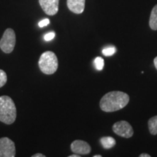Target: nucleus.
Returning <instances> with one entry per match:
<instances>
[{
  "mask_svg": "<svg viewBox=\"0 0 157 157\" xmlns=\"http://www.w3.org/2000/svg\"><path fill=\"white\" fill-rule=\"evenodd\" d=\"M129 101V97L127 93L112 91L103 96L100 102V107L105 112H113L124 108Z\"/></svg>",
  "mask_w": 157,
  "mask_h": 157,
  "instance_id": "f257e3e1",
  "label": "nucleus"
},
{
  "mask_svg": "<svg viewBox=\"0 0 157 157\" xmlns=\"http://www.w3.org/2000/svg\"><path fill=\"white\" fill-rule=\"evenodd\" d=\"M17 117V110L13 99L7 95L0 97V121L6 124L14 123Z\"/></svg>",
  "mask_w": 157,
  "mask_h": 157,
  "instance_id": "f03ea898",
  "label": "nucleus"
},
{
  "mask_svg": "<svg viewBox=\"0 0 157 157\" xmlns=\"http://www.w3.org/2000/svg\"><path fill=\"white\" fill-rule=\"evenodd\" d=\"M39 66L42 73L45 74H53L58 70V58L52 51H47L40 56L39 60Z\"/></svg>",
  "mask_w": 157,
  "mask_h": 157,
  "instance_id": "7ed1b4c3",
  "label": "nucleus"
},
{
  "mask_svg": "<svg viewBox=\"0 0 157 157\" xmlns=\"http://www.w3.org/2000/svg\"><path fill=\"white\" fill-rule=\"evenodd\" d=\"M16 43V36L13 29H7L4 32L0 40V48L5 53H11L14 50Z\"/></svg>",
  "mask_w": 157,
  "mask_h": 157,
  "instance_id": "20e7f679",
  "label": "nucleus"
},
{
  "mask_svg": "<svg viewBox=\"0 0 157 157\" xmlns=\"http://www.w3.org/2000/svg\"><path fill=\"white\" fill-rule=\"evenodd\" d=\"M16 154L15 143L8 137L0 138V157H14Z\"/></svg>",
  "mask_w": 157,
  "mask_h": 157,
  "instance_id": "39448f33",
  "label": "nucleus"
},
{
  "mask_svg": "<svg viewBox=\"0 0 157 157\" xmlns=\"http://www.w3.org/2000/svg\"><path fill=\"white\" fill-rule=\"evenodd\" d=\"M113 131L119 136L129 138L133 135L134 131L132 126L126 121H120L113 125Z\"/></svg>",
  "mask_w": 157,
  "mask_h": 157,
  "instance_id": "423d86ee",
  "label": "nucleus"
},
{
  "mask_svg": "<svg viewBox=\"0 0 157 157\" xmlns=\"http://www.w3.org/2000/svg\"><path fill=\"white\" fill-rule=\"evenodd\" d=\"M43 11L48 15H55L58 12L59 0H39Z\"/></svg>",
  "mask_w": 157,
  "mask_h": 157,
  "instance_id": "0eeeda50",
  "label": "nucleus"
},
{
  "mask_svg": "<svg viewBox=\"0 0 157 157\" xmlns=\"http://www.w3.org/2000/svg\"><path fill=\"white\" fill-rule=\"evenodd\" d=\"M71 150L74 154H88L91 151V147L87 142L83 140H74L71 145Z\"/></svg>",
  "mask_w": 157,
  "mask_h": 157,
  "instance_id": "6e6552de",
  "label": "nucleus"
},
{
  "mask_svg": "<svg viewBox=\"0 0 157 157\" xmlns=\"http://www.w3.org/2000/svg\"><path fill=\"white\" fill-rule=\"evenodd\" d=\"M68 8L75 14H81L84 10L85 0H67Z\"/></svg>",
  "mask_w": 157,
  "mask_h": 157,
  "instance_id": "1a4fd4ad",
  "label": "nucleus"
},
{
  "mask_svg": "<svg viewBox=\"0 0 157 157\" xmlns=\"http://www.w3.org/2000/svg\"><path fill=\"white\" fill-rule=\"evenodd\" d=\"M149 25L152 30H157V5H155L151 13L149 19Z\"/></svg>",
  "mask_w": 157,
  "mask_h": 157,
  "instance_id": "9d476101",
  "label": "nucleus"
},
{
  "mask_svg": "<svg viewBox=\"0 0 157 157\" xmlns=\"http://www.w3.org/2000/svg\"><path fill=\"white\" fill-rule=\"evenodd\" d=\"M101 143L104 148L109 149L116 145V140L111 137H103L101 138Z\"/></svg>",
  "mask_w": 157,
  "mask_h": 157,
  "instance_id": "9b49d317",
  "label": "nucleus"
},
{
  "mask_svg": "<svg viewBox=\"0 0 157 157\" xmlns=\"http://www.w3.org/2000/svg\"><path fill=\"white\" fill-rule=\"evenodd\" d=\"M149 132L151 135H157V116L151 118L148 120Z\"/></svg>",
  "mask_w": 157,
  "mask_h": 157,
  "instance_id": "f8f14e48",
  "label": "nucleus"
},
{
  "mask_svg": "<svg viewBox=\"0 0 157 157\" xmlns=\"http://www.w3.org/2000/svg\"><path fill=\"white\" fill-rule=\"evenodd\" d=\"M94 64L96 69L98 71H101L104 67V60L101 57H97L94 60Z\"/></svg>",
  "mask_w": 157,
  "mask_h": 157,
  "instance_id": "ddd939ff",
  "label": "nucleus"
},
{
  "mask_svg": "<svg viewBox=\"0 0 157 157\" xmlns=\"http://www.w3.org/2000/svg\"><path fill=\"white\" fill-rule=\"evenodd\" d=\"M7 74L3 70L0 69V88L2 87L5 84L7 83Z\"/></svg>",
  "mask_w": 157,
  "mask_h": 157,
  "instance_id": "4468645a",
  "label": "nucleus"
},
{
  "mask_svg": "<svg viewBox=\"0 0 157 157\" xmlns=\"http://www.w3.org/2000/svg\"><path fill=\"white\" fill-rule=\"evenodd\" d=\"M116 48L114 47H109L103 50V54L105 56H113L116 52Z\"/></svg>",
  "mask_w": 157,
  "mask_h": 157,
  "instance_id": "2eb2a0df",
  "label": "nucleus"
},
{
  "mask_svg": "<svg viewBox=\"0 0 157 157\" xmlns=\"http://www.w3.org/2000/svg\"><path fill=\"white\" fill-rule=\"evenodd\" d=\"M55 36H56V34H55L54 32H50L48 33V34H47L46 35L44 36V40L45 41H51L52 39L54 38Z\"/></svg>",
  "mask_w": 157,
  "mask_h": 157,
  "instance_id": "dca6fc26",
  "label": "nucleus"
},
{
  "mask_svg": "<svg viewBox=\"0 0 157 157\" xmlns=\"http://www.w3.org/2000/svg\"><path fill=\"white\" fill-rule=\"evenodd\" d=\"M49 23H50V20H49L48 18L44 19L39 23V26L41 27V28H42V27L48 25Z\"/></svg>",
  "mask_w": 157,
  "mask_h": 157,
  "instance_id": "f3484780",
  "label": "nucleus"
},
{
  "mask_svg": "<svg viewBox=\"0 0 157 157\" xmlns=\"http://www.w3.org/2000/svg\"><path fill=\"white\" fill-rule=\"evenodd\" d=\"M32 157H45V155L42 154H36L33 155Z\"/></svg>",
  "mask_w": 157,
  "mask_h": 157,
  "instance_id": "a211bd4d",
  "label": "nucleus"
},
{
  "mask_svg": "<svg viewBox=\"0 0 157 157\" xmlns=\"http://www.w3.org/2000/svg\"><path fill=\"white\" fill-rule=\"evenodd\" d=\"M139 156L140 157H151V155H149L148 154H140Z\"/></svg>",
  "mask_w": 157,
  "mask_h": 157,
  "instance_id": "6ab92c4d",
  "label": "nucleus"
},
{
  "mask_svg": "<svg viewBox=\"0 0 157 157\" xmlns=\"http://www.w3.org/2000/svg\"><path fill=\"white\" fill-rule=\"evenodd\" d=\"M154 63L155 67H156V68L157 69V57H156V58H155L154 60Z\"/></svg>",
  "mask_w": 157,
  "mask_h": 157,
  "instance_id": "aec40b11",
  "label": "nucleus"
},
{
  "mask_svg": "<svg viewBox=\"0 0 157 157\" xmlns=\"http://www.w3.org/2000/svg\"><path fill=\"white\" fill-rule=\"evenodd\" d=\"M80 155H76V154H74V155H71L69 156V157H79Z\"/></svg>",
  "mask_w": 157,
  "mask_h": 157,
  "instance_id": "412c9836",
  "label": "nucleus"
},
{
  "mask_svg": "<svg viewBox=\"0 0 157 157\" xmlns=\"http://www.w3.org/2000/svg\"><path fill=\"white\" fill-rule=\"evenodd\" d=\"M94 157H101V155H95Z\"/></svg>",
  "mask_w": 157,
  "mask_h": 157,
  "instance_id": "4be33fe9",
  "label": "nucleus"
}]
</instances>
